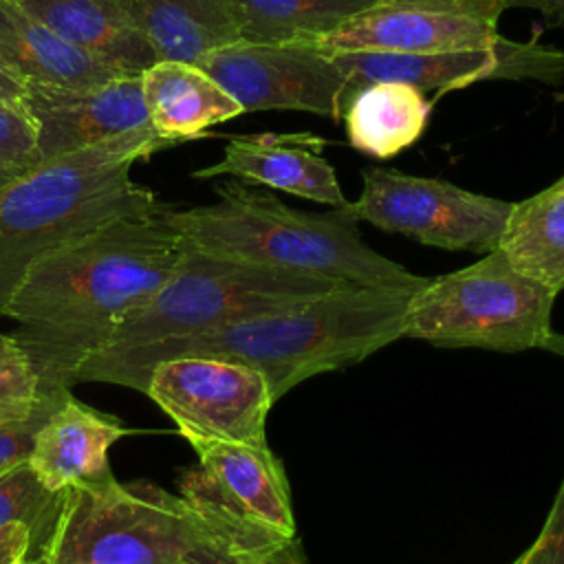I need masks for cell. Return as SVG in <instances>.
I'll use <instances>...</instances> for the list:
<instances>
[{
    "instance_id": "obj_1",
    "label": "cell",
    "mask_w": 564,
    "mask_h": 564,
    "mask_svg": "<svg viewBox=\"0 0 564 564\" xmlns=\"http://www.w3.org/2000/svg\"><path fill=\"white\" fill-rule=\"evenodd\" d=\"M163 209L117 218L26 267L2 317L20 326L13 335L37 370L40 392L70 390L79 361L174 273L183 242Z\"/></svg>"
},
{
    "instance_id": "obj_2",
    "label": "cell",
    "mask_w": 564,
    "mask_h": 564,
    "mask_svg": "<svg viewBox=\"0 0 564 564\" xmlns=\"http://www.w3.org/2000/svg\"><path fill=\"white\" fill-rule=\"evenodd\" d=\"M412 293L344 284L324 295L240 317L189 337L139 348H99L79 361L73 386L99 381L145 394L156 364L198 355L260 370L278 401L297 383L359 364L401 339Z\"/></svg>"
},
{
    "instance_id": "obj_3",
    "label": "cell",
    "mask_w": 564,
    "mask_h": 564,
    "mask_svg": "<svg viewBox=\"0 0 564 564\" xmlns=\"http://www.w3.org/2000/svg\"><path fill=\"white\" fill-rule=\"evenodd\" d=\"M216 194L209 205L163 209L181 242L200 253L355 286L416 291L430 280L368 247L346 205L311 214L240 178Z\"/></svg>"
},
{
    "instance_id": "obj_4",
    "label": "cell",
    "mask_w": 564,
    "mask_h": 564,
    "mask_svg": "<svg viewBox=\"0 0 564 564\" xmlns=\"http://www.w3.org/2000/svg\"><path fill=\"white\" fill-rule=\"evenodd\" d=\"M172 148L150 123L44 161L0 189V317L4 304L40 256L68 245L101 225L150 216L165 205L134 183L139 159Z\"/></svg>"
},
{
    "instance_id": "obj_5",
    "label": "cell",
    "mask_w": 564,
    "mask_h": 564,
    "mask_svg": "<svg viewBox=\"0 0 564 564\" xmlns=\"http://www.w3.org/2000/svg\"><path fill=\"white\" fill-rule=\"evenodd\" d=\"M557 293L494 249L474 264L430 278L410 295L403 337L443 348L520 352L542 348Z\"/></svg>"
},
{
    "instance_id": "obj_6",
    "label": "cell",
    "mask_w": 564,
    "mask_h": 564,
    "mask_svg": "<svg viewBox=\"0 0 564 564\" xmlns=\"http://www.w3.org/2000/svg\"><path fill=\"white\" fill-rule=\"evenodd\" d=\"M198 531L181 494L145 480L119 482L110 471L66 489L40 557L46 564H178Z\"/></svg>"
},
{
    "instance_id": "obj_7",
    "label": "cell",
    "mask_w": 564,
    "mask_h": 564,
    "mask_svg": "<svg viewBox=\"0 0 564 564\" xmlns=\"http://www.w3.org/2000/svg\"><path fill=\"white\" fill-rule=\"evenodd\" d=\"M339 286L344 284L335 280L214 258L183 245L181 262L167 282L101 348H139L189 337Z\"/></svg>"
},
{
    "instance_id": "obj_8",
    "label": "cell",
    "mask_w": 564,
    "mask_h": 564,
    "mask_svg": "<svg viewBox=\"0 0 564 564\" xmlns=\"http://www.w3.org/2000/svg\"><path fill=\"white\" fill-rule=\"evenodd\" d=\"M361 178L359 198L346 203L357 220L438 249L482 256L498 249L513 209L509 200L392 167H368Z\"/></svg>"
},
{
    "instance_id": "obj_9",
    "label": "cell",
    "mask_w": 564,
    "mask_h": 564,
    "mask_svg": "<svg viewBox=\"0 0 564 564\" xmlns=\"http://www.w3.org/2000/svg\"><path fill=\"white\" fill-rule=\"evenodd\" d=\"M145 394L187 438L267 443L264 425L273 394L264 375L218 357H174L150 372Z\"/></svg>"
},
{
    "instance_id": "obj_10",
    "label": "cell",
    "mask_w": 564,
    "mask_h": 564,
    "mask_svg": "<svg viewBox=\"0 0 564 564\" xmlns=\"http://www.w3.org/2000/svg\"><path fill=\"white\" fill-rule=\"evenodd\" d=\"M205 70L242 112L302 110L341 119L348 82L333 55L304 44H256L238 40L205 53Z\"/></svg>"
},
{
    "instance_id": "obj_11",
    "label": "cell",
    "mask_w": 564,
    "mask_h": 564,
    "mask_svg": "<svg viewBox=\"0 0 564 564\" xmlns=\"http://www.w3.org/2000/svg\"><path fill=\"white\" fill-rule=\"evenodd\" d=\"M502 11V0H381L308 46L328 55L491 48Z\"/></svg>"
},
{
    "instance_id": "obj_12",
    "label": "cell",
    "mask_w": 564,
    "mask_h": 564,
    "mask_svg": "<svg viewBox=\"0 0 564 564\" xmlns=\"http://www.w3.org/2000/svg\"><path fill=\"white\" fill-rule=\"evenodd\" d=\"M348 82V95L375 82H401L445 95L482 79H538L560 84L564 79V51L544 46L538 37L511 42L500 35L491 48H465L447 53H383L350 51L333 55Z\"/></svg>"
},
{
    "instance_id": "obj_13",
    "label": "cell",
    "mask_w": 564,
    "mask_h": 564,
    "mask_svg": "<svg viewBox=\"0 0 564 564\" xmlns=\"http://www.w3.org/2000/svg\"><path fill=\"white\" fill-rule=\"evenodd\" d=\"M24 108L35 121L44 161L148 123L141 75L73 88L29 84Z\"/></svg>"
},
{
    "instance_id": "obj_14",
    "label": "cell",
    "mask_w": 564,
    "mask_h": 564,
    "mask_svg": "<svg viewBox=\"0 0 564 564\" xmlns=\"http://www.w3.org/2000/svg\"><path fill=\"white\" fill-rule=\"evenodd\" d=\"M198 456L203 487L238 518L295 538L291 487L282 460L267 443L187 438Z\"/></svg>"
},
{
    "instance_id": "obj_15",
    "label": "cell",
    "mask_w": 564,
    "mask_h": 564,
    "mask_svg": "<svg viewBox=\"0 0 564 564\" xmlns=\"http://www.w3.org/2000/svg\"><path fill=\"white\" fill-rule=\"evenodd\" d=\"M328 141L313 132H264L231 137L223 159L196 170L194 178L231 176L300 198L344 207L348 200L333 165L324 159Z\"/></svg>"
},
{
    "instance_id": "obj_16",
    "label": "cell",
    "mask_w": 564,
    "mask_h": 564,
    "mask_svg": "<svg viewBox=\"0 0 564 564\" xmlns=\"http://www.w3.org/2000/svg\"><path fill=\"white\" fill-rule=\"evenodd\" d=\"M130 434L115 416L68 394L37 430L29 465L53 491L110 474V447Z\"/></svg>"
},
{
    "instance_id": "obj_17",
    "label": "cell",
    "mask_w": 564,
    "mask_h": 564,
    "mask_svg": "<svg viewBox=\"0 0 564 564\" xmlns=\"http://www.w3.org/2000/svg\"><path fill=\"white\" fill-rule=\"evenodd\" d=\"M62 40L121 75H141L156 59L121 0H18Z\"/></svg>"
},
{
    "instance_id": "obj_18",
    "label": "cell",
    "mask_w": 564,
    "mask_h": 564,
    "mask_svg": "<svg viewBox=\"0 0 564 564\" xmlns=\"http://www.w3.org/2000/svg\"><path fill=\"white\" fill-rule=\"evenodd\" d=\"M181 496L198 520V538L178 564H308L302 542L247 522L225 509L194 476L181 474Z\"/></svg>"
},
{
    "instance_id": "obj_19",
    "label": "cell",
    "mask_w": 564,
    "mask_h": 564,
    "mask_svg": "<svg viewBox=\"0 0 564 564\" xmlns=\"http://www.w3.org/2000/svg\"><path fill=\"white\" fill-rule=\"evenodd\" d=\"M141 88L148 123L172 145L242 115L238 101L196 64L159 59L141 73Z\"/></svg>"
},
{
    "instance_id": "obj_20",
    "label": "cell",
    "mask_w": 564,
    "mask_h": 564,
    "mask_svg": "<svg viewBox=\"0 0 564 564\" xmlns=\"http://www.w3.org/2000/svg\"><path fill=\"white\" fill-rule=\"evenodd\" d=\"M0 62L26 84L95 86L119 70L62 40L18 0H0Z\"/></svg>"
},
{
    "instance_id": "obj_21",
    "label": "cell",
    "mask_w": 564,
    "mask_h": 564,
    "mask_svg": "<svg viewBox=\"0 0 564 564\" xmlns=\"http://www.w3.org/2000/svg\"><path fill=\"white\" fill-rule=\"evenodd\" d=\"M432 104L410 84H364L348 95L341 112L348 143L372 159L397 156L423 134Z\"/></svg>"
},
{
    "instance_id": "obj_22",
    "label": "cell",
    "mask_w": 564,
    "mask_h": 564,
    "mask_svg": "<svg viewBox=\"0 0 564 564\" xmlns=\"http://www.w3.org/2000/svg\"><path fill=\"white\" fill-rule=\"evenodd\" d=\"M156 59L196 64L240 40L220 0H121Z\"/></svg>"
},
{
    "instance_id": "obj_23",
    "label": "cell",
    "mask_w": 564,
    "mask_h": 564,
    "mask_svg": "<svg viewBox=\"0 0 564 564\" xmlns=\"http://www.w3.org/2000/svg\"><path fill=\"white\" fill-rule=\"evenodd\" d=\"M240 40L313 44L381 0H220Z\"/></svg>"
},
{
    "instance_id": "obj_24",
    "label": "cell",
    "mask_w": 564,
    "mask_h": 564,
    "mask_svg": "<svg viewBox=\"0 0 564 564\" xmlns=\"http://www.w3.org/2000/svg\"><path fill=\"white\" fill-rule=\"evenodd\" d=\"M498 249L518 271L555 293L564 291V176L513 203Z\"/></svg>"
},
{
    "instance_id": "obj_25",
    "label": "cell",
    "mask_w": 564,
    "mask_h": 564,
    "mask_svg": "<svg viewBox=\"0 0 564 564\" xmlns=\"http://www.w3.org/2000/svg\"><path fill=\"white\" fill-rule=\"evenodd\" d=\"M66 491L48 489L29 460L0 474V524L20 522L31 533L29 557H40L57 524Z\"/></svg>"
},
{
    "instance_id": "obj_26",
    "label": "cell",
    "mask_w": 564,
    "mask_h": 564,
    "mask_svg": "<svg viewBox=\"0 0 564 564\" xmlns=\"http://www.w3.org/2000/svg\"><path fill=\"white\" fill-rule=\"evenodd\" d=\"M40 405V377L15 335L0 333V425L22 423Z\"/></svg>"
},
{
    "instance_id": "obj_27",
    "label": "cell",
    "mask_w": 564,
    "mask_h": 564,
    "mask_svg": "<svg viewBox=\"0 0 564 564\" xmlns=\"http://www.w3.org/2000/svg\"><path fill=\"white\" fill-rule=\"evenodd\" d=\"M42 163L37 128L29 110L0 99V189L31 174Z\"/></svg>"
},
{
    "instance_id": "obj_28",
    "label": "cell",
    "mask_w": 564,
    "mask_h": 564,
    "mask_svg": "<svg viewBox=\"0 0 564 564\" xmlns=\"http://www.w3.org/2000/svg\"><path fill=\"white\" fill-rule=\"evenodd\" d=\"M70 394V390H57V392H40V405L33 412L31 419L22 423L0 425V474L11 469L18 463L29 460V454L33 449V441L37 430L44 425V421L51 416V412Z\"/></svg>"
},
{
    "instance_id": "obj_29",
    "label": "cell",
    "mask_w": 564,
    "mask_h": 564,
    "mask_svg": "<svg viewBox=\"0 0 564 564\" xmlns=\"http://www.w3.org/2000/svg\"><path fill=\"white\" fill-rule=\"evenodd\" d=\"M516 562L518 564H564V478L538 540Z\"/></svg>"
},
{
    "instance_id": "obj_30",
    "label": "cell",
    "mask_w": 564,
    "mask_h": 564,
    "mask_svg": "<svg viewBox=\"0 0 564 564\" xmlns=\"http://www.w3.org/2000/svg\"><path fill=\"white\" fill-rule=\"evenodd\" d=\"M31 553V533L20 522L0 524V564H20Z\"/></svg>"
},
{
    "instance_id": "obj_31",
    "label": "cell",
    "mask_w": 564,
    "mask_h": 564,
    "mask_svg": "<svg viewBox=\"0 0 564 564\" xmlns=\"http://www.w3.org/2000/svg\"><path fill=\"white\" fill-rule=\"evenodd\" d=\"M505 9L524 7L542 15L546 26H564V0H502Z\"/></svg>"
},
{
    "instance_id": "obj_32",
    "label": "cell",
    "mask_w": 564,
    "mask_h": 564,
    "mask_svg": "<svg viewBox=\"0 0 564 564\" xmlns=\"http://www.w3.org/2000/svg\"><path fill=\"white\" fill-rule=\"evenodd\" d=\"M26 88H29V84L22 77H18L9 66H4L0 62V99L24 106Z\"/></svg>"
},
{
    "instance_id": "obj_33",
    "label": "cell",
    "mask_w": 564,
    "mask_h": 564,
    "mask_svg": "<svg viewBox=\"0 0 564 564\" xmlns=\"http://www.w3.org/2000/svg\"><path fill=\"white\" fill-rule=\"evenodd\" d=\"M542 348H544V350H549V352H555V355L564 357V335H560V333H551Z\"/></svg>"
},
{
    "instance_id": "obj_34",
    "label": "cell",
    "mask_w": 564,
    "mask_h": 564,
    "mask_svg": "<svg viewBox=\"0 0 564 564\" xmlns=\"http://www.w3.org/2000/svg\"><path fill=\"white\" fill-rule=\"evenodd\" d=\"M20 564H46L42 557H26V560H22Z\"/></svg>"
},
{
    "instance_id": "obj_35",
    "label": "cell",
    "mask_w": 564,
    "mask_h": 564,
    "mask_svg": "<svg viewBox=\"0 0 564 564\" xmlns=\"http://www.w3.org/2000/svg\"><path fill=\"white\" fill-rule=\"evenodd\" d=\"M513 564H518V562H513Z\"/></svg>"
}]
</instances>
